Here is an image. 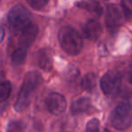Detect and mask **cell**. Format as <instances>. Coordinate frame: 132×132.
I'll use <instances>...</instances> for the list:
<instances>
[{"label": "cell", "instance_id": "obj_1", "mask_svg": "<svg viewBox=\"0 0 132 132\" xmlns=\"http://www.w3.org/2000/svg\"><path fill=\"white\" fill-rule=\"evenodd\" d=\"M41 82H42V77L38 72H30L26 74L17 99L15 102V110L16 111L22 112L27 109L34 92Z\"/></svg>", "mask_w": 132, "mask_h": 132}, {"label": "cell", "instance_id": "obj_2", "mask_svg": "<svg viewBox=\"0 0 132 132\" xmlns=\"http://www.w3.org/2000/svg\"><path fill=\"white\" fill-rule=\"evenodd\" d=\"M58 40L62 48L69 54L76 55L82 49V38L75 29L70 26H64L59 31Z\"/></svg>", "mask_w": 132, "mask_h": 132}, {"label": "cell", "instance_id": "obj_3", "mask_svg": "<svg viewBox=\"0 0 132 132\" xmlns=\"http://www.w3.org/2000/svg\"><path fill=\"white\" fill-rule=\"evenodd\" d=\"M132 121V109L128 102H121L115 108L111 115V124L119 130L126 129Z\"/></svg>", "mask_w": 132, "mask_h": 132}, {"label": "cell", "instance_id": "obj_4", "mask_svg": "<svg viewBox=\"0 0 132 132\" xmlns=\"http://www.w3.org/2000/svg\"><path fill=\"white\" fill-rule=\"evenodd\" d=\"M7 19L12 27L17 30H22L30 24L31 14L24 6L17 5L10 10Z\"/></svg>", "mask_w": 132, "mask_h": 132}, {"label": "cell", "instance_id": "obj_5", "mask_svg": "<svg viewBox=\"0 0 132 132\" xmlns=\"http://www.w3.org/2000/svg\"><path fill=\"white\" fill-rule=\"evenodd\" d=\"M125 17L126 15L122 7H119L116 5H110L107 8L106 17H105L108 29L111 32L117 31L119 26H122V24L124 23Z\"/></svg>", "mask_w": 132, "mask_h": 132}, {"label": "cell", "instance_id": "obj_6", "mask_svg": "<svg viewBox=\"0 0 132 132\" xmlns=\"http://www.w3.org/2000/svg\"><path fill=\"white\" fill-rule=\"evenodd\" d=\"M121 85V76L116 71H109L101 81V87L105 95L110 96L117 93Z\"/></svg>", "mask_w": 132, "mask_h": 132}, {"label": "cell", "instance_id": "obj_7", "mask_svg": "<svg viewBox=\"0 0 132 132\" xmlns=\"http://www.w3.org/2000/svg\"><path fill=\"white\" fill-rule=\"evenodd\" d=\"M48 110L53 115H60L64 111L66 108V100L62 94L53 93L50 94L47 99Z\"/></svg>", "mask_w": 132, "mask_h": 132}, {"label": "cell", "instance_id": "obj_8", "mask_svg": "<svg viewBox=\"0 0 132 132\" xmlns=\"http://www.w3.org/2000/svg\"><path fill=\"white\" fill-rule=\"evenodd\" d=\"M37 34H38V27L35 24L30 23L28 26L21 30V34L18 39V45L20 47L27 49L35 41Z\"/></svg>", "mask_w": 132, "mask_h": 132}, {"label": "cell", "instance_id": "obj_9", "mask_svg": "<svg viewBox=\"0 0 132 132\" xmlns=\"http://www.w3.org/2000/svg\"><path fill=\"white\" fill-rule=\"evenodd\" d=\"M101 32H102V28H101V24L94 19L88 21L83 29L85 37L92 41L97 40L101 36Z\"/></svg>", "mask_w": 132, "mask_h": 132}, {"label": "cell", "instance_id": "obj_10", "mask_svg": "<svg viewBox=\"0 0 132 132\" xmlns=\"http://www.w3.org/2000/svg\"><path fill=\"white\" fill-rule=\"evenodd\" d=\"M92 101L88 98H81V99L75 101L72 104V114H82L88 113L92 110Z\"/></svg>", "mask_w": 132, "mask_h": 132}, {"label": "cell", "instance_id": "obj_11", "mask_svg": "<svg viewBox=\"0 0 132 132\" xmlns=\"http://www.w3.org/2000/svg\"><path fill=\"white\" fill-rule=\"evenodd\" d=\"M38 64L44 71L49 72L53 68V57L49 50L42 49L38 53Z\"/></svg>", "mask_w": 132, "mask_h": 132}, {"label": "cell", "instance_id": "obj_12", "mask_svg": "<svg viewBox=\"0 0 132 132\" xmlns=\"http://www.w3.org/2000/svg\"><path fill=\"white\" fill-rule=\"evenodd\" d=\"M78 6L86 11L90 12L92 15L96 17H99L102 14V6L96 0H88V1H82L81 2Z\"/></svg>", "mask_w": 132, "mask_h": 132}, {"label": "cell", "instance_id": "obj_13", "mask_svg": "<svg viewBox=\"0 0 132 132\" xmlns=\"http://www.w3.org/2000/svg\"><path fill=\"white\" fill-rule=\"evenodd\" d=\"M97 84V76L94 73H87L81 81L83 89L87 92H93Z\"/></svg>", "mask_w": 132, "mask_h": 132}, {"label": "cell", "instance_id": "obj_14", "mask_svg": "<svg viewBox=\"0 0 132 132\" xmlns=\"http://www.w3.org/2000/svg\"><path fill=\"white\" fill-rule=\"evenodd\" d=\"M26 51L27 49L24 47H18L15 50V52L12 54V62L14 64H16V65H20L23 62H24L26 57Z\"/></svg>", "mask_w": 132, "mask_h": 132}, {"label": "cell", "instance_id": "obj_15", "mask_svg": "<svg viewBox=\"0 0 132 132\" xmlns=\"http://www.w3.org/2000/svg\"><path fill=\"white\" fill-rule=\"evenodd\" d=\"M11 83L9 81H0V103H3L8 99L11 93Z\"/></svg>", "mask_w": 132, "mask_h": 132}, {"label": "cell", "instance_id": "obj_16", "mask_svg": "<svg viewBox=\"0 0 132 132\" xmlns=\"http://www.w3.org/2000/svg\"><path fill=\"white\" fill-rule=\"evenodd\" d=\"M121 7L127 18L132 19V0H121Z\"/></svg>", "mask_w": 132, "mask_h": 132}, {"label": "cell", "instance_id": "obj_17", "mask_svg": "<svg viewBox=\"0 0 132 132\" xmlns=\"http://www.w3.org/2000/svg\"><path fill=\"white\" fill-rule=\"evenodd\" d=\"M48 1L49 0H27L30 6L35 10H40L41 8H43L44 6H46Z\"/></svg>", "mask_w": 132, "mask_h": 132}, {"label": "cell", "instance_id": "obj_18", "mask_svg": "<svg viewBox=\"0 0 132 132\" xmlns=\"http://www.w3.org/2000/svg\"><path fill=\"white\" fill-rule=\"evenodd\" d=\"M24 129V124L18 121H12L8 124V131H21Z\"/></svg>", "mask_w": 132, "mask_h": 132}, {"label": "cell", "instance_id": "obj_19", "mask_svg": "<svg viewBox=\"0 0 132 132\" xmlns=\"http://www.w3.org/2000/svg\"><path fill=\"white\" fill-rule=\"evenodd\" d=\"M99 120L96 119H93L88 122V124L86 126V130L87 131H98L99 130Z\"/></svg>", "mask_w": 132, "mask_h": 132}, {"label": "cell", "instance_id": "obj_20", "mask_svg": "<svg viewBox=\"0 0 132 132\" xmlns=\"http://www.w3.org/2000/svg\"><path fill=\"white\" fill-rule=\"evenodd\" d=\"M4 36H5V31H4V29H3V28L0 26V43L3 41V38H4Z\"/></svg>", "mask_w": 132, "mask_h": 132}, {"label": "cell", "instance_id": "obj_21", "mask_svg": "<svg viewBox=\"0 0 132 132\" xmlns=\"http://www.w3.org/2000/svg\"><path fill=\"white\" fill-rule=\"evenodd\" d=\"M3 78H4V72H3L2 68L0 67V81H2Z\"/></svg>", "mask_w": 132, "mask_h": 132}, {"label": "cell", "instance_id": "obj_22", "mask_svg": "<svg viewBox=\"0 0 132 132\" xmlns=\"http://www.w3.org/2000/svg\"><path fill=\"white\" fill-rule=\"evenodd\" d=\"M128 79H129V82L132 84V69L130 70L129 74H128Z\"/></svg>", "mask_w": 132, "mask_h": 132}]
</instances>
